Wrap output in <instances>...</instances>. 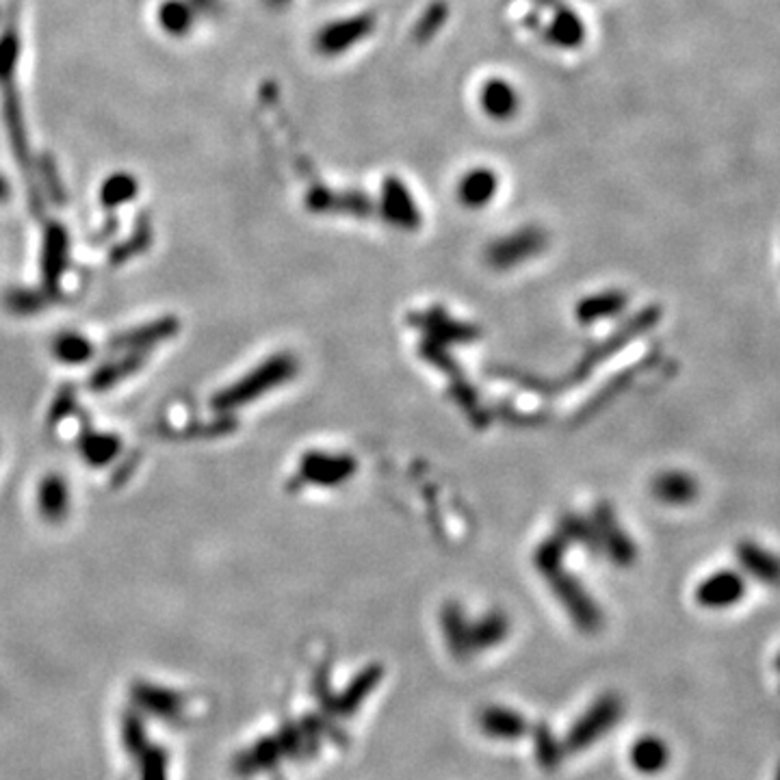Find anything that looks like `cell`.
<instances>
[{"label": "cell", "mask_w": 780, "mask_h": 780, "mask_svg": "<svg viewBox=\"0 0 780 780\" xmlns=\"http://www.w3.org/2000/svg\"><path fill=\"white\" fill-rule=\"evenodd\" d=\"M694 492H696L694 481L681 473H672V475H666L657 481L659 497L666 499V501H672V503L689 501L694 497Z\"/></svg>", "instance_id": "2e32d148"}, {"label": "cell", "mask_w": 780, "mask_h": 780, "mask_svg": "<svg viewBox=\"0 0 780 780\" xmlns=\"http://www.w3.org/2000/svg\"><path fill=\"white\" fill-rule=\"evenodd\" d=\"M531 737H533V754H536V761L546 772H555L562 765L566 757V748L564 741H559L555 733L551 731V726L546 722H540L538 726H531Z\"/></svg>", "instance_id": "8fae6325"}, {"label": "cell", "mask_w": 780, "mask_h": 780, "mask_svg": "<svg viewBox=\"0 0 780 780\" xmlns=\"http://www.w3.org/2000/svg\"><path fill=\"white\" fill-rule=\"evenodd\" d=\"M52 354L63 364L78 367V364H83L94 356V345H91L89 338L78 332H61L55 341H52Z\"/></svg>", "instance_id": "9a60e30c"}, {"label": "cell", "mask_w": 780, "mask_h": 780, "mask_svg": "<svg viewBox=\"0 0 780 780\" xmlns=\"http://www.w3.org/2000/svg\"><path fill=\"white\" fill-rule=\"evenodd\" d=\"M629 761L635 772H640L644 776H657L670 767L672 750L663 737L642 735L633 741V746L629 750Z\"/></svg>", "instance_id": "52a82bcc"}, {"label": "cell", "mask_w": 780, "mask_h": 780, "mask_svg": "<svg viewBox=\"0 0 780 780\" xmlns=\"http://www.w3.org/2000/svg\"><path fill=\"white\" fill-rule=\"evenodd\" d=\"M143 364V354H126L120 360H113L109 364H102L89 377V388L94 393H104V390H111L113 386L126 380L128 375H133L135 371L141 369Z\"/></svg>", "instance_id": "7c38bea8"}, {"label": "cell", "mask_w": 780, "mask_h": 780, "mask_svg": "<svg viewBox=\"0 0 780 780\" xmlns=\"http://www.w3.org/2000/svg\"><path fill=\"white\" fill-rule=\"evenodd\" d=\"M65 258H68V241H65V234L59 228H52L46 237L44 263H42L44 286L48 293H55L59 289V282L65 269Z\"/></svg>", "instance_id": "30bf717a"}, {"label": "cell", "mask_w": 780, "mask_h": 780, "mask_svg": "<svg viewBox=\"0 0 780 780\" xmlns=\"http://www.w3.org/2000/svg\"><path fill=\"white\" fill-rule=\"evenodd\" d=\"M7 306L16 315H33V312L44 306V295H37L33 291H11L7 295Z\"/></svg>", "instance_id": "e0dca14e"}, {"label": "cell", "mask_w": 780, "mask_h": 780, "mask_svg": "<svg viewBox=\"0 0 780 780\" xmlns=\"http://www.w3.org/2000/svg\"><path fill=\"white\" fill-rule=\"evenodd\" d=\"M774 780H780V763H778V767H776V774H774Z\"/></svg>", "instance_id": "ffe728a7"}, {"label": "cell", "mask_w": 780, "mask_h": 780, "mask_svg": "<svg viewBox=\"0 0 780 780\" xmlns=\"http://www.w3.org/2000/svg\"><path fill=\"white\" fill-rule=\"evenodd\" d=\"M624 715V702L616 692H605L598 696L592 705L585 709L579 720L570 726L564 739L566 752L579 754L592 748L598 739L609 735Z\"/></svg>", "instance_id": "6da1fadb"}, {"label": "cell", "mask_w": 780, "mask_h": 780, "mask_svg": "<svg viewBox=\"0 0 780 780\" xmlns=\"http://www.w3.org/2000/svg\"><path fill=\"white\" fill-rule=\"evenodd\" d=\"M774 668H776V672L780 674V653L776 655V659H774Z\"/></svg>", "instance_id": "d6986e66"}, {"label": "cell", "mask_w": 780, "mask_h": 780, "mask_svg": "<svg viewBox=\"0 0 780 780\" xmlns=\"http://www.w3.org/2000/svg\"><path fill=\"white\" fill-rule=\"evenodd\" d=\"M37 505H39V514H42L48 523H61L70 510L68 481H65L61 475L44 477L42 484H39Z\"/></svg>", "instance_id": "ba28073f"}, {"label": "cell", "mask_w": 780, "mask_h": 780, "mask_svg": "<svg viewBox=\"0 0 780 780\" xmlns=\"http://www.w3.org/2000/svg\"><path fill=\"white\" fill-rule=\"evenodd\" d=\"M78 449H81L83 460L91 466H107L120 455L122 440L107 432H83Z\"/></svg>", "instance_id": "4fadbf2b"}, {"label": "cell", "mask_w": 780, "mask_h": 780, "mask_svg": "<svg viewBox=\"0 0 780 780\" xmlns=\"http://www.w3.org/2000/svg\"><path fill=\"white\" fill-rule=\"evenodd\" d=\"M746 596V579L735 570H718L698 585L696 601L705 609H731Z\"/></svg>", "instance_id": "3957f363"}, {"label": "cell", "mask_w": 780, "mask_h": 780, "mask_svg": "<svg viewBox=\"0 0 780 780\" xmlns=\"http://www.w3.org/2000/svg\"><path fill=\"white\" fill-rule=\"evenodd\" d=\"M180 330V321L176 317H161L150 323H143L139 328L122 332L111 338L113 351H126V354H141L154 345L165 343L174 338Z\"/></svg>", "instance_id": "277c9868"}, {"label": "cell", "mask_w": 780, "mask_h": 780, "mask_svg": "<svg viewBox=\"0 0 780 780\" xmlns=\"http://www.w3.org/2000/svg\"><path fill=\"white\" fill-rule=\"evenodd\" d=\"M739 562L757 581L767 585H780V557L757 544L739 546Z\"/></svg>", "instance_id": "9c48e42d"}, {"label": "cell", "mask_w": 780, "mask_h": 780, "mask_svg": "<svg viewBox=\"0 0 780 780\" xmlns=\"http://www.w3.org/2000/svg\"><path fill=\"white\" fill-rule=\"evenodd\" d=\"M76 408V393H74V388H63L61 390V393L57 395V399L55 401H52V406H50V423H59V421H63L65 419V416H70L72 414V410Z\"/></svg>", "instance_id": "ac0fdd59"}, {"label": "cell", "mask_w": 780, "mask_h": 780, "mask_svg": "<svg viewBox=\"0 0 780 780\" xmlns=\"http://www.w3.org/2000/svg\"><path fill=\"white\" fill-rule=\"evenodd\" d=\"M477 726L481 735L497 741H516L529 735L531 724L523 713L503 707V705H488L477 713Z\"/></svg>", "instance_id": "5b68a950"}, {"label": "cell", "mask_w": 780, "mask_h": 780, "mask_svg": "<svg viewBox=\"0 0 780 780\" xmlns=\"http://www.w3.org/2000/svg\"><path fill=\"white\" fill-rule=\"evenodd\" d=\"M384 670L380 666H369L367 670H362L354 681H351L341 694L332 696L328 713L330 715H341V718H351L367 700L375 687L380 685Z\"/></svg>", "instance_id": "8992f818"}, {"label": "cell", "mask_w": 780, "mask_h": 780, "mask_svg": "<svg viewBox=\"0 0 780 780\" xmlns=\"http://www.w3.org/2000/svg\"><path fill=\"white\" fill-rule=\"evenodd\" d=\"M507 620L501 614H490L481 618L475 624H468V653H477V650H488L505 640L507 635Z\"/></svg>", "instance_id": "5bb4252c"}, {"label": "cell", "mask_w": 780, "mask_h": 780, "mask_svg": "<svg viewBox=\"0 0 780 780\" xmlns=\"http://www.w3.org/2000/svg\"><path fill=\"white\" fill-rule=\"evenodd\" d=\"M289 364L291 362L284 360V358H273V360L265 362L263 367L252 371L250 375L245 377V380L237 382L226 390H221V393L213 399V406L217 410H232L237 406H243V403L252 401L254 397L265 393V390H269L271 386L280 384L291 371Z\"/></svg>", "instance_id": "7a4b0ae2"}]
</instances>
